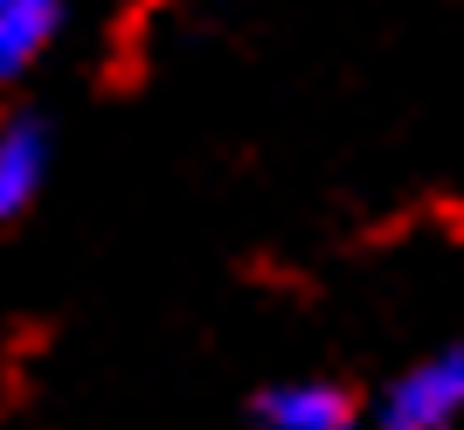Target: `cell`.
I'll return each mask as SVG.
<instances>
[{"mask_svg":"<svg viewBox=\"0 0 464 430\" xmlns=\"http://www.w3.org/2000/svg\"><path fill=\"white\" fill-rule=\"evenodd\" d=\"M70 0H0V77H28L49 49H56Z\"/></svg>","mask_w":464,"mask_h":430,"instance_id":"277c9868","label":"cell"},{"mask_svg":"<svg viewBox=\"0 0 464 430\" xmlns=\"http://www.w3.org/2000/svg\"><path fill=\"white\" fill-rule=\"evenodd\" d=\"M250 430H368V410L340 382L298 375V382H271L250 396Z\"/></svg>","mask_w":464,"mask_h":430,"instance_id":"7a4b0ae2","label":"cell"},{"mask_svg":"<svg viewBox=\"0 0 464 430\" xmlns=\"http://www.w3.org/2000/svg\"><path fill=\"white\" fill-rule=\"evenodd\" d=\"M49 160H56V139H49V125H42L35 112H14L0 125V215H7V222L42 201Z\"/></svg>","mask_w":464,"mask_h":430,"instance_id":"3957f363","label":"cell"},{"mask_svg":"<svg viewBox=\"0 0 464 430\" xmlns=\"http://www.w3.org/2000/svg\"><path fill=\"white\" fill-rule=\"evenodd\" d=\"M458 424H464V333L395 368L368 403V430H458Z\"/></svg>","mask_w":464,"mask_h":430,"instance_id":"6da1fadb","label":"cell"}]
</instances>
